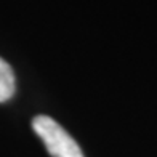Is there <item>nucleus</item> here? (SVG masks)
Returning <instances> with one entry per match:
<instances>
[{
	"label": "nucleus",
	"mask_w": 157,
	"mask_h": 157,
	"mask_svg": "<svg viewBox=\"0 0 157 157\" xmlns=\"http://www.w3.org/2000/svg\"><path fill=\"white\" fill-rule=\"evenodd\" d=\"M32 128L52 157H85L77 141L55 119L37 116L32 120Z\"/></svg>",
	"instance_id": "obj_1"
},
{
	"label": "nucleus",
	"mask_w": 157,
	"mask_h": 157,
	"mask_svg": "<svg viewBox=\"0 0 157 157\" xmlns=\"http://www.w3.org/2000/svg\"><path fill=\"white\" fill-rule=\"evenodd\" d=\"M16 82L13 69L5 59L0 58V103H5L15 95Z\"/></svg>",
	"instance_id": "obj_2"
}]
</instances>
